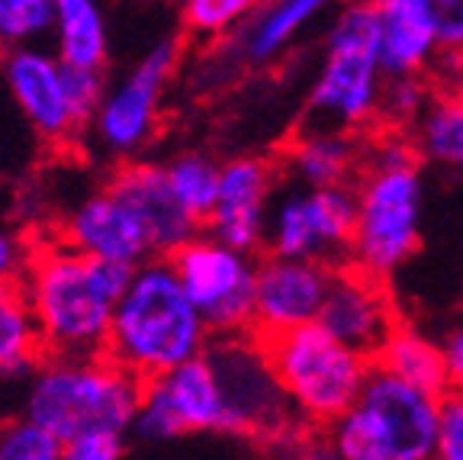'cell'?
<instances>
[{"label":"cell","instance_id":"obj_18","mask_svg":"<svg viewBox=\"0 0 463 460\" xmlns=\"http://www.w3.org/2000/svg\"><path fill=\"white\" fill-rule=\"evenodd\" d=\"M145 389L155 393L177 422L181 435L190 432H232L235 435V418L225 403L222 383L216 377L210 354L200 351L196 358L171 367L167 374L145 380Z\"/></svg>","mask_w":463,"mask_h":460},{"label":"cell","instance_id":"obj_21","mask_svg":"<svg viewBox=\"0 0 463 460\" xmlns=\"http://www.w3.org/2000/svg\"><path fill=\"white\" fill-rule=\"evenodd\" d=\"M335 4L341 0H264L241 29V52L254 65L274 62L312 20H318Z\"/></svg>","mask_w":463,"mask_h":460},{"label":"cell","instance_id":"obj_27","mask_svg":"<svg viewBox=\"0 0 463 460\" xmlns=\"http://www.w3.org/2000/svg\"><path fill=\"white\" fill-rule=\"evenodd\" d=\"M55 26V0H0V49L43 45Z\"/></svg>","mask_w":463,"mask_h":460},{"label":"cell","instance_id":"obj_4","mask_svg":"<svg viewBox=\"0 0 463 460\" xmlns=\"http://www.w3.org/2000/svg\"><path fill=\"white\" fill-rule=\"evenodd\" d=\"M145 380L129 374L107 354L97 358H58L45 354L29 374L23 412L43 422L71 445L90 432H132L142 403Z\"/></svg>","mask_w":463,"mask_h":460},{"label":"cell","instance_id":"obj_11","mask_svg":"<svg viewBox=\"0 0 463 460\" xmlns=\"http://www.w3.org/2000/svg\"><path fill=\"white\" fill-rule=\"evenodd\" d=\"M174 65H177V45L158 43L113 91H107L90 126H94L97 142L109 155L126 158L152 139L161 94L171 81Z\"/></svg>","mask_w":463,"mask_h":460},{"label":"cell","instance_id":"obj_7","mask_svg":"<svg viewBox=\"0 0 463 460\" xmlns=\"http://www.w3.org/2000/svg\"><path fill=\"white\" fill-rule=\"evenodd\" d=\"M357 190V219L347 264L390 281L415 258L425 225L421 161L364 165Z\"/></svg>","mask_w":463,"mask_h":460},{"label":"cell","instance_id":"obj_17","mask_svg":"<svg viewBox=\"0 0 463 460\" xmlns=\"http://www.w3.org/2000/svg\"><path fill=\"white\" fill-rule=\"evenodd\" d=\"M61 238L71 248H78L84 254H94V258L126 261V264H142L148 258H158L142 219L119 196L109 194L107 187L100 194L87 196L74 209Z\"/></svg>","mask_w":463,"mask_h":460},{"label":"cell","instance_id":"obj_34","mask_svg":"<svg viewBox=\"0 0 463 460\" xmlns=\"http://www.w3.org/2000/svg\"><path fill=\"white\" fill-rule=\"evenodd\" d=\"M126 454V435L119 432H90L65 445L68 460H116Z\"/></svg>","mask_w":463,"mask_h":460},{"label":"cell","instance_id":"obj_15","mask_svg":"<svg viewBox=\"0 0 463 460\" xmlns=\"http://www.w3.org/2000/svg\"><path fill=\"white\" fill-rule=\"evenodd\" d=\"M277 177L280 171L274 161L254 158V155L222 165L216 209L203 229L232 248L258 254L268 244V219L277 194Z\"/></svg>","mask_w":463,"mask_h":460},{"label":"cell","instance_id":"obj_37","mask_svg":"<svg viewBox=\"0 0 463 460\" xmlns=\"http://www.w3.org/2000/svg\"><path fill=\"white\" fill-rule=\"evenodd\" d=\"M431 78L438 81L444 91H450V94L463 101V52H457V55H441L438 72H434Z\"/></svg>","mask_w":463,"mask_h":460},{"label":"cell","instance_id":"obj_31","mask_svg":"<svg viewBox=\"0 0 463 460\" xmlns=\"http://www.w3.org/2000/svg\"><path fill=\"white\" fill-rule=\"evenodd\" d=\"M65 65V62H61ZM65 87L68 101H71V113L78 126H90L100 110L103 97H107V81H103V68H84V65H65Z\"/></svg>","mask_w":463,"mask_h":460},{"label":"cell","instance_id":"obj_3","mask_svg":"<svg viewBox=\"0 0 463 460\" xmlns=\"http://www.w3.org/2000/svg\"><path fill=\"white\" fill-rule=\"evenodd\" d=\"M441 396L373 360L354 406L326 425L328 451L345 460L438 457Z\"/></svg>","mask_w":463,"mask_h":460},{"label":"cell","instance_id":"obj_26","mask_svg":"<svg viewBox=\"0 0 463 460\" xmlns=\"http://www.w3.org/2000/svg\"><path fill=\"white\" fill-rule=\"evenodd\" d=\"M167 180H171L174 196L181 200V206L187 209L190 216L200 225H206L210 213L216 209L219 200V180H222V168L213 158L200 155V151H184L174 155L165 165Z\"/></svg>","mask_w":463,"mask_h":460},{"label":"cell","instance_id":"obj_22","mask_svg":"<svg viewBox=\"0 0 463 460\" xmlns=\"http://www.w3.org/2000/svg\"><path fill=\"white\" fill-rule=\"evenodd\" d=\"M412 142L419 149L421 165H431L438 171H448L463 177V101L434 87L431 101L419 113V120L409 126Z\"/></svg>","mask_w":463,"mask_h":460},{"label":"cell","instance_id":"obj_19","mask_svg":"<svg viewBox=\"0 0 463 460\" xmlns=\"http://www.w3.org/2000/svg\"><path fill=\"white\" fill-rule=\"evenodd\" d=\"M386 78L434 74L441 45L419 0H373Z\"/></svg>","mask_w":463,"mask_h":460},{"label":"cell","instance_id":"obj_13","mask_svg":"<svg viewBox=\"0 0 463 460\" xmlns=\"http://www.w3.org/2000/svg\"><path fill=\"white\" fill-rule=\"evenodd\" d=\"M318 322L347 348L376 360V354L383 351V345L402 319H399V310L383 277L361 271L354 264H338Z\"/></svg>","mask_w":463,"mask_h":460},{"label":"cell","instance_id":"obj_2","mask_svg":"<svg viewBox=\"0 0 463 460\" xmlns=\"http://www.w3.org/2000/svg\"><path fill=\"white\" fill-rule=\"evenodd\" d=\"M210 339V325L203 322L171 261L148 258L136 267L132 283L116 302L107 358L138 380H155L206 351Z\"/></svg>","mask_w":463,"mask_h":460},{"label":"cell","instance_id":"obj_23","mask_svg":"<svg viewBox=\"0 0 463 460\" xmlns=\"http://www.w3.org/2000/svg\"><path fill=\"white\" fill-rule=\"evenodd\" d=\"M45 358L39 322L23 283L0 287V380L29 377Z\"/></svg>","mask_w":463,"mask_h":460},{"label":"cell","instance_id":"obj_20","mask_svg":"<svg viewBox=\"0 0 463 460\" xmlns=\"http://www.w3.org/2000/svg\"><path fill=\"white\" fill-rule=\"evenodd\" d=\"M364 171V136L338 129H306L289 145L280 174L303 187L357 184Z\"/></svg>","mask_w":463,"mask_h":460},{"label":"cell","instance_id":"obj_5","mask_svg":"<svg viewBox=\"0 0 463 460\" xmlns=\"http://www.w3.org/2000/svg\"><path fill=\"white\" fill-rule=\"evenodd\" d=\"M386 87L373 0H347L332 20L322 68L312 84L306 129L370 132L380 122Z\"/></svg>","mask_w":463,"mask_h":460},{"label":"cell","instance_id":"obj_33","mask_svg":"<svg viewBox=\"0 0 463 460\" xmlns=\"http://www.w3.org/2000/svg\"><path fill=\"white\" fill-rule=\"evenodd\" d=\"M438 457L463 460V389H448L441 396L438 418Z\"/></svg>","mask_w":463,"mask_h":460},{"label":"cell","instance_id":"obj_14","mask_svg":"<svg viewBox=\"0 0 463 460\" xmlns=\"http://www.w3.org/2000/svg\"><path fill=\"white\" fill-rule=\"evenodd\" d=\"M4 81H7V91L20 107L23 120L33 126L39 139H45L49 145H65L84 132L71 113L65 65H61L58 52H49L43 45L7 49Z\"/></svg>","mask_w":463,"mask_h":460},{"label":"cell","instance_id":"obj_6","mask_svg":"<svg viewBox=\"0 0 463 460\" xmlns=\"http://www.w3.org/2000/svg\"><path fill=\"white\" fill-rule=\"evenodd\" d=\"M283 389L299 416L316 428H326L354 406L373 360L347 348L322 322L260 335Z\"/></svg>","mask_w":463,"mask_h":460},{"label":"cell","instance_id":"obj_30","mask_svg":"<svg viewBox=\"0 0 463 460\" xmlns=\"http://www.w3.org/2000/svg\"><path fill=\"white\" fill-rule=\"evenodd\" d=\"M264 0H184L181 14L196 36H225L235 26H245Z\"/></svg>","mask_w":463,"mask_h":460},{"label":"cell","instance_id":"obj_9","mask_svg":"<svg viewBox=\"0 0 463 460\" xmlns=\"http://www.w3.org/2000/svg\"><path fill=\"white\" fill-rule=\"evenodd\" d=\"M357 219L354 184L341 187H303L293 184L274 194L268 219L270 254L316 258L326 264H347Z\"/></svg>","mask_w":463,"mask_h":460},{"label":"cell","instance_id":"obj_10","mask_svg":"<svg viewBox=\"0 0 463 460\" xmlns=\"http://www.w3.org/2000/svg\"><path fill=\"white\" fill-rule=\"evenodd\" d=\"M225 403L235 418V435H283L297 422H306L277 377L264 339L258 331L216 335L206 345Z\"/></svg>","mask_w":463,"mask_h":460},{"label":"cell","instance_id":"obj_1","mask_svg":"<svg viewBox=\"0 0 463 460\" xmlns=\"http://www.w3.org/2000/svg\"><path fill=\"white\" fill-rule=\"evenodd\" d=\"M136 267L138 264L84 254L65 238L29 254L20 283L39 322L45 354H107L116 302L132 283Z\"/></svg>","mask_w":463,"mask_h":460},{"label":"cell","instance_id":"obj_36","mask_svg":"<svg viewBox=\"0 0 463 460\" xmlns=\"http://www.w3.org/2000/svg\"><path fill=\"white\" fill-rule=\"evenodd\" d=\"M441 351H444V364H448L450 389H463V322L444 335Z\"/></svg>","mask_w":463,"mask_h":460},{"label":"cell","instance_id":"obj_16","mask_svg":"<svg viewBox=\"0 0 463 460\" xmlns=\"http://www.w3.org/2000/svg\"><path fill=\"white\" fill-rule=\"evenodd\" d=\"M107 190L119 196L142 219L158 258H167L171 252H177L187 238H194L203 229L181 206V200L174 196L167 171L158 165H148V161L119 165L113 171V177L107 180Z\"/></svg>","mask_w":463,"mask_h":460},{"label":"cell","instance_id":"obj_35","mask_svg":"<svg viewBox=\"0 0 463 460\" xmlns=\"http://www.w3.org/2000/svg\"><path fill=\"white\" fill-rule=\"evenodd\" d=\"M29 254L33 252L23 244V238L0 225V287L20 281L23 271H26V264H29Z\"/></svg>","mask_w":463,"mask_h":460},{"label":"cell","instance_id":"obj_8","mask_svg":"<svg viewBox=\"0 0 463 460\" xmlns=\"http://www.w3.org/2000/svg\"><path fill=\"white\" fill-rule=\"evenodd\" d=\"M184 290L200 310L213 335L254 331V277L258 261L251 252L219 242L206 229L167 254Z\"/></svg>","mask_w":463,"mask_h":460},{"label":"cell","instance_id":"obj_29","mask_svg":"<svg viewBox=\"0 0 463 460\" xmlns=\"http://www.w3.org/2000/svg\"><path fill=\"white\" fill-rule=\"evenodd\" d=\"M438 81L431 74H402V78H386L383 97H380V122L376 126H396L409 129L425 103L431 101Z\"/></svg>","mask_w":463,"mask_h":460},{"label":"cell","instance_id":"obj_24","mask_svg":"<svg viewBox=\"0 0 463 460\" xmlns=\"http://www.w3.org/2000/svg\"><path fill=\"white\" fill-rule=\"evenodd\" d=\"M55 52L65 65L103 68L109 55L107 20L97 0H55Z\"/></svg>","mask_w":463,"mask_h":460},{"label":"cell","instance_id":"obj_12","mask_svg":"<svg viewBox=\"0 0 463 460\" xmlns=\"http://www.w3.org/2000/svg\"><path fill=\"white\" fill-rule=\"evenodd\" d=\"M335 264L316 258L264 254L254 277V331L277 335L306 322H318L332 287Z\"/></svg>","mask_w":463,"mask_h":460},{"label":"cell","instance_id":"obj_25","mask_svg":"<svg viewBox=\"0 0 463 460\" xmlns=\"http://www.w3.org/2000/svg\"><path fill=\"white\" fill-rule=\"evenodd\" d=\"M376 364H383L386 370L419 383L431 393H448L450 389L441 341H434L431 335H425L415 325L399 322V329L390 335L383 351L376 354Z\"/></svg>","mask_w":463,"mask_h":460},{"label":"cell","instance_id":"obj_32","mask_svg":"<svg viewBox=\"0 0 463 460\" xmlns=\"http://www.w3.org/2000/svg\"><path fill=\"white\" fill-rule=\"evenodd\" d=\"M431 23L441 55L463 52V0H419Z\"/></svg>","mask_w":463,"mask_h":460},{"label":"cell","instance_id":"obj_28","mask_svg":"<svg viewBox=\"0 0 463 460\" xmlns=\"http://www.w3.org/2000/svg\"><path fill=\"white\" fill-rule=\"evenodd\" d=\"M65 441L33 416L0 418V460H61Z\"/></svg>","mask_w":463,"mask_h":460}]
</instances>
